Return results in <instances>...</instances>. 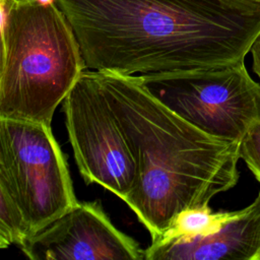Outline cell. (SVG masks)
<instances>
[{"label": "cell", "instance_id": "obj_8", "mask_svg": "<svg viewBox=\"0 0 260 260\" xmlns=\"http://www.w3.org/2000/svg\"><path fill=\"white\" fill-rule=\"evenodd\" d=\"M144 260H260V192L216 233L150 245Z\"/></svg>", "mask_w": 260, "mask_h": 260}, {"label": "cell", "instance_id": "obj_3", "mask_svg": "<svg viewBox=\"0 0 260 260\" xmlns=\"http://www.w3.org/2000/svg\"><path fill=\"white\" fill-rule=\"evenodd\" d=\"M1 42L0 118L51 125L86 68L66 15L57 2L15 0L1 20Z\"/></svg>", "mask_w": 260, "mask_h": 260}, {"label": "cell", "instance_id": "obj_13", "mask_svg": "<svg viewBox=\"0 0 260 260\" xmlns=\"http://www.w3.org/2000/svg\"><path fill=\"white\" fill-rule=\"evenodd\" d=\"M38 3L42 4V5H50V4H54L57 2V0H35Z\"/></svg>", "mask_w": 260, "mask_h": 260}, {"label": "cell", "instance_id": "obj_2", "mask_svg": "<svg viewBox=\"0 0 260 260\" xmlns=\"http://www.w3.org/2000/svg\"><path fill=\"white\" fill-rule=\"evenodd\" d=\"M95 75L136 164V183L125 202L151 243L182 211L208 205L235 187L240 142L196 128L151 95L137 75Z\"/></svg>", "mask_w": 260, "mask_h": 260}, {"label": "cell", "instance_id": "obj_14", "mask_svg": "<svg viewBox=\"0 0 260 260\" xmlns=\"http://www.w3.org/2000/svg\"><path fill=\"white\" fill-rule=\"evenodd\" d=\"M251 1H254V2H257V3H260V0H251Z\"/></svg>", "mask_w": 260, "mask_h": 260}, {"label": "cell", "instance_id": "obj_1", "mask_svg": "<svg viewBox=\"0 0 260 260\" xmlns=\"http://www.w3.org/2000/svg\"><path fill=\"white\" fill-rule=\"evenodd\" d=\"M85 67L122 75L243 62L260 35L251 0H57Z\"/></svg>", "mask_w": 260, "mask_h": 260}, {"label": "cell", "instance_id": "obj_6", "mask_svg": "<svg viewBox=\"0 0 260 260\" xmlns=\"http://www.w3.org/2000/svg\"><path fill=\"white\" fill-rule=\"evenodd\" d=\"M63 110L85 183H96L125 201L136 183V164L95 71L82 73L65 98Z\"/></svg>", "mask_w": 260, "mask_h": 260}, {"label": "cell", "instance_id": "obj_7", "mask_svg": "<svg viewBox=\"0 0 260 260\" xmlns=\"http://www.w3.org/2000/svg\"><path fill=\"white\" fill-rule=\"evenodd\" d=\"M20 249L32 260H144V250L112 223L99 202H78Z\"/></svg>", "mask_w": 260, "mask_h": 260}, {"label": "cell", "instance_id": "obj_5", "mask_svg": "<svg viewBox=\"0 0 260 260\" xmlns=\"http://www.w3.org/2000/svg\"><path fill=\"white\" fill-rule=\"evenodd\" d=\"M137 76L157 101L211 136L240 142L260 118V83L250 76L244 61Z\"/></svg>", "mask_w": 260, "mask_h": 260}, {"label": "cell", "instance_id": "obj_12", "mask_svg": "<svg viewBox=\"0 0 260 260\" xmlns=\"http://www.w3.org/2000/svg\"><path fill=\"white\" fill-rule=\"evenodd\" d=\"M250 52L252 54L253 70L260 79V35L258 36V38L254 42Z\"/></svg>", "mask_w": 260, "mask_h": 260}, {"label": "cell", "instance_id": "obj_4", "mask_svg": "<svg viewBox=\"0 0 260 260\" xmlns=\"http://www.w3.org/2000/svg\"><path fill=\"white\" fill-rule=\"evenodd\" d=\"M0 186L21 208L30 236L78 201L51 125L0 118Z\"/></svg>", "mask_w": 260, "mask_h": 260}, {"label": "cell", "instance_id": "obj_9", "mask_svg": "<svg viewBox=\"0 0 260 260\" xmlns=\"http://www.w3.org/2000/svg\"><path fill=\"white\" fill-rule=\"evenodd\" d=\"M234 213L235 211L213 212L208 205L188 208L177 215L161 237L151 243V245L176 240H187L216 233Z\"/></svg>", "mask_w": 260, "mask_h": 260}, {"label": "cell", "instance_id": "obj_11", "mask_svg": "<svg viewBox=\"0 0 260 260\" xmlns=\"http://www.w3.org/2000/svg\"><path fill=\"white\" fill-rule=\"evenodd\" d=\"M240 157L260 183V118L240 141Z\"/></svg>", "mask_w": 260, "mask_h": 260}, {"label": "cell", "instance_id": "obj_10", "mask_svg": "<svg viewBox=\"0 0 260 260\" xmlns=\"http://www.w3.org/2000/svg\"><path fill=\"white\" fill-rule=\"evenodd\" d=\"M0 248L20 246L30 237L25 216L11 194L0 186Z\"/></svg>", "mask_w": 260, "mask_h": 260}]
</instances>
